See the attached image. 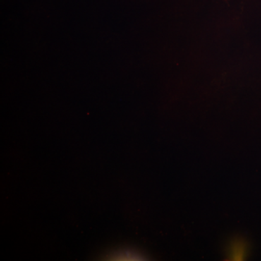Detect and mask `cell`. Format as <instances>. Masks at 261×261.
Instances as JSON below:
<instances>
[{
  "instance_id": "obj_1",
  "label": "cell",
  "mask_w": 261,
  "mask_h": 261,
  "mask_svg": "<svg viewBox=\"0 0 261 261\" xmlns=\"http://www.w3.org/2000/svg\"><path fill=\"white\" fill-rule=\"evenodd\" d=\"M228 254L231 260H244L247 254V243L241 239H235L228 245Z\"/></svg>"
},
{
  "instance_id": "obj_2",
  "label": "cell",
  "mask_w": 261,
  "mask_h": 261,
  "mask_svg": "<svg viewBox=\"0 0 261 261\" xmlns=\"http://www.w3.org/2000/svg\"><path fill=\"white\" fill-rule=\"evenodd\" d=\"M112 260H142L143 256L138 255L136 252H132L130 251H126L121 252V253H117L116 255L111 257Z\"/></svg>"
}]
</instances>
